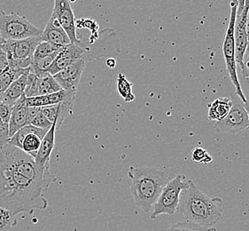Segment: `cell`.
I'll return each instance as SVG.
<instances>
[{
  "mask_svg": "<svg viewBox=\"0 0 249 231\" xmlns=\"http://www.w3.org/2000/svg\"><path fill=\"white\" fill-rule=\"evenodd\" d=\"M57 178L49 169H42L34 158L10 144L0 151V206L15 216L45 210V194Z\"/></svg>",
  "mask_w": 249,
  "mask_h": 231,
  "instance_id": "1",
  "label": "cell"
},
{
  "mask_svg": "<svg viewBox=\"0 0 249 231\" xmlns=\"http://www.w3.org/2000/svg\"><path fill=\"white\" fill-rule=\"evenodd\" d=\"M177 212L185 221L199 225L213 227L218 223L224 212V202L220 197H210L189 181V186L181 192Z\"/></svg>",
  "mask_w": 249,
  "mask_h": 231,
  "instance_id": "2",
  "label": "cell"
},
{
  "mask_svg": "<svg viewBox=\"0 0 249 231\" xmlns=\"http://www.w3.org/2000/svg\"><path fill=\"white\" fill-rule=\"evenodd\" d=\"M128 175L131 180L130 191L136 206L151 214L160 194L171 180L170 175L155 167L133 166H130Z\"/></svg>",
  "mask_w": 249,
  "mask_h": 231,
  "instance_id": "3",
  "label": "cell"
},
{
  "mask_svg": "<svg viewBox=\"0 0 249 231\" xmlns=\"http://www.w3.org/2000/svg\"><path fill=\"white\" fill-rule=\"evenodd\" d=\"M76 45H80L85 50L86 61L100 59L104 56L114 58V56L119 55L121 52L119 39L115 30L112 29L101 31L95 38L87 39L85 38H79V42L76 43Z\"/></svg>",
  "mask_w": 249,
  "mask_h": 231,
  "instance_id": "4",
  "label": "cell"
},
{
  "mask_svg": "<svg viewBox=\"0 0 249 231\" xmlns=\"http://www.w3.org/2000/svg\"><path fill=\"white\" fill-rule=\"evenodd\" d=\"M42 30L24 16L0 10V37L5 41L21 40L41 37Z\"/></svg>",
  "mask_w": 249,
  "mask_h": 231,
  "instance_id": "5",
  "label": "cell"
},
{
  "mask_svg": "<svg viewBox=\"0 0 249 231\" xmlns=\"http://www.w3.org/2000/svg\"><path fill=\"white\" fill-rule=\"evenodd\" d=\"M188 186L189 181H186L185 176L183 174L171 179L160 194L151 213V219L155 220L162 214L169 216L175 215L179 204L181 192Z\"/></svg>",
  "mask_w": 249,
  "mask_h": 231,
  "instance_id": "6",
  "label": "cell"
},
{
  "mask_svg": "<svg viewBox=\"0 0 249 231\" xmlns=\"http://www.w3.org/2000/svg\"><path fill=\"white\" fill-rule=\"evenodd\" d=\"M238 5H239V1L237 0L231 1L230 3L231 14H230L229 23H228V27L224 37V44H223V54H224L225 65H226V71L229 74L232 85L234 86L236 96H238L245 104L246 101L239 86V77H238V72H237V63L235 60L234 24Z\"/></svg>",
  "mask_w": 249,
  "mask_h": 231,
  "instance_id": "7",
  "label": "cell"
},
{
  "mask_svg": "<svg viewBox=\"0 0 249 231\" xmlns=\"http://www.w3.org/2000/svg\"><path fill=\"white\" fill-rule=\"evenodd\" d=\"M42 42L41 37L30 38L21 40L5 41L4 44L8 64L11 68L25 70L33 61L36 47Z\"/></svg>",
  "mask_w": 249,
  "mask_h": 231,
  "instance_id": "8",
  "label": "cell"
},
{
  "mask_svg": "<svg viewBox=\"0 0 249 231\" xmlns=\"http://www.w3.org/2000/svg\"><path fill=\"white\" fill-rule=\"evenodd\" d=\"M231 101L232 106L229 114L214 125V129L218 133L238 135L248 129L249 115L245 109L244 103L237 96L232 97Z\"/></svg>",
  "mask_w": 249,
  "mask_h": 231,
  "instance_id": "9",
  "label": "cell"
},
{
  "mask_svg": "<svg viewBox=\"0 0 249 231\" xmlns=\"http://www.w3.org/2000/svg\"><path fill=\"white\" fill-rule=\"evenodd\" d=\"M47 132L48 130L40 129L29 125L20 129L15 135L9 138L7 143L20 149L32 158H35L39 151L42 140Z\"/></svg>",
  "mask_w": 249,
  "mask_h": 231,
  "instance_id": "10",
  "label": "cell"
},
{
  "mask_svg": "<svg viewBox=\"0 0 249 231\" xmlns=\"http://www.w3.org/2000/svg\"><path fill=\"white\" fill-rule=\"evenodd\" d=\"M249 11V0L239 1L234 24V45L235 60L239 67L242 65L243 58L248 47L246 24Z\"/></svg>",
  "mask_w": 249,
  "mask_h": 231,
  "instance_id": "11",
  "label": "cell"
},
{
  "mask_svg": "<svg viewBox=\"0 0 249 231\" xmlns=\"http://www.w3.org/2000/svg\"><path fill=\"white\" fill-rule=\"evenodd\" d=\"M71 4L72 2L69 0H55L52 16L60 22L62 29L69 36L71 44H76L79 42V37L76 33V22Z\"/></svg>",
  "mask_w": 249,
  "mask_h": 231,
  "instance_id": "12",
  "label": "cell"
},
{
  "mask_svg": "<svg viewBox=\"0 0 249 231\" xmlns=\"http://www.w3.org/2000/svg\"><path fill=\"white\" fill-rule=\"evenodd\" d=\"M85 63L86 60L85 59L76 60L53 76L62 90L76 92L85 71Z\"/></svg>",
  "mask_w": 249,
  "mask_h": 231,
  "instance_id": "13",
  "label": "cell"
},
{
  "mask_svg": "<svg viewBox=\"0 0 249 231\" xmlns=\"http://www.w3.org/2000/svg\"><path fill=\"white\" fill-rule=\"evenodd\" d=\"M85 50L80 45L76 44L66 45L56 57L50 70L48 71V73L52 76L56 75L66 67L72 64L76 60L85 59Z\"/></svg>",
  "mask_w": 249,
  "mask_h": 231,
  "instance_id": "14",
  "label": "cell"
},
{
  "mask_svg": "<svg viewBox=\"0 0 249 231\" xmlns=\"http://www.w3.org/2000/svg\"><path fill=\"white\" fill-rule=\"evenodd\" d=\"M28 108L29 106L27 104L25 95L21 96L20 99L16 101L15 105L12 107L10 119L8 123L9 138L15 135L18 131L23 128L24 126L30 125Z\"/></svg>",
  "mask_w": 249,
  "mask_h": 231,
  "instance_id": "15",
  "label": "cell"
},
{
  "mask_svg": "<svg viewBox=\"0 0 249 231\" xmlns=\"http://www.w3.org/2000/svg\"><path fill=\"white\" fill-rule=\"evenodd\" d=\"M42 41L48 42L53 45L66 46L71 44L69 36L67 35L65 30L62 29L58 20L51 16L50 19L45 25V30L42 31L41 35Z\"/></svg>",
  "mask_w": 249,
  "mask_h": 231,
  "instance_id": "16",
  "label": "cell"
},
{
  "mask_svg": "<svg viewBox=\"0 0 249 231\" xmlns=\"http://www.w3.org/2000/svg\"><path fill=\"white\" fill-rule=\"evenodd\" d=\"M56 129H57V126L54 123L48 130L44 139L42 140L39 151L34 158L36 164L42 169H49L51 156L54 149Z\"/></svg>",
  "mask_w": 249,
  "mask_h": 231,
  "instance_id": "17",
  "label": "cell"
},
{
  "mask_svg": "<svg viewBox=\"0 0 249 231\" xmlns=\"http://www.w3.org/2000/svg\"><path fill=\"white\" fill-rule=\"evenodd\" d=\"M76 92L60 90L48 96H37L33 98H27V104L29 107L44 108L47 106L57 105L67 101H75Z\"/></svg>",
  "mask_w": 249,
  "mask_h": 231,
  "instance_id": "18",
  "label": "cell"
},
{
  "mask_svg": "<svg viewBox=\"0 0 249 231\" xmlns=\"http://www.w3.org/2000/svg\"><path fill=\"white\" fill-rule=\"evenodd\" d=\"M75 101H67L57 105L47 106L42 108V113L52 124H56L59 128L66 117L70 115L73 111Z\"/></svg>",
  "mask_w": 249,
  "mask_h": 231,
  "instance_id": "19",
  "label": "cell"
},
{
  "mask_svg": "<svg viewBox=\"0 0 249 231\" xmlns=\"http://www.w3.org/2000/svg\"><path fill=\"white\" fill-rule=\"evenodd\" d=\"M232 106L231 98L221 97L215 99L210 106L209 110V119L210 121L223 120L226 116L229 114Z\"/></svg>",
  "mask_w": 249,
  "mask_h": 231,
  "instance_id": "20",
  "label": "cell"
},
{
  "mask_svg": "<svg viewBox=\"0 0 249 231\" xmlns=\"http://www.w3.org/2000/svg\"><path fill=\"white\" fill-rule=\"evenodd\" d=\"M28 75H29V73L24 74L12 83L9 88L5 92L3 102H5V104H7L10 107L15 105L16 101H18L20 97L24 95Z\"/></svg>",
  "mask_w": 249,
  "mask_h": 231,
  "instance_id": "21",
  "label": "cell"
},
{
  "mask_svg": "<svg viewBox=\"0 0 249 231\" xmlns=\"http://www.w3.org/2000/svg\"><path fill=\"white\" fill-rule=\"evenodd\" d=\"M30 69H15L7 67L5 71L0 72V101H3L4 96H5V92L9 88V86L12 85L14 81L18 79L20 77L24 74L30 73Z\"/></svg>",
  "mask_w": 249,
  "mask_h": 231,
  "instance_id": "22",
  "label": "cell"
},
{
  "mask_svg": "<svg viewBox=\"0 0 249 231\" xmlns=\"http://www.w3.org/2000/svg\"><path fill=\"white\" fill-rule=\"evenodd\" d=\"M60 51L55 52L53 54L46 56L43 59H40V60H36V61H32V63H31L30 67V73L34 74L37 77H40L46 74L48 71L50 70L51 67L53 65L56 57L60 54Z\"/></svg>",
  "mask_w": 249,
  "mask_h": 231,
  "instance_id": "23",
  "label": "cell"
},
{
  "mask_svg": "<svg viewBox=\"0 0 249 231\" xmlns=\"http://www.w3.org/2000/svg\"><path fill=\"white\" fill-rule=\"evenodd\" d=\"M38 88L39 96H48L62 90L53 76L50 75L48 72L38 77Z\"/></svg>",
  "mask_w": 249,
  "mask_h": 231,
  "instance_id": "24",
  "label": "cell"
},
{
  "mask_svg": "<svg viewBox=\"0 0 249 231\" xmlns=\"http://www.w3.org/2000/svg\"><path fill=\"white\" fill-rule=\"evenodd\" d=\"M133 84L127 79L126 76L119 73L116 77V88L120 96L125 102H131L135 100V96L132 93Z\"/></svg>",
  "mask_w": 249,
  "mask_h": 231,
  "instance_id": "25",
  "label": "cell"
},
{
  "mask_svg": "<svg viewBox=\"0 0 249 231\" xmlns=\"http://www.w3.org/2000/svg\"><path fill=\"white\" fill-rule=\"evenodd\" d=\"M167 231H217L213 227L202 226L190 221H179L170 225Z\"/></svg>",
  "mask_w": 249,
  "mask_h": 231,
  "instance_id": "26",
  "label": "cell"
},
{
  "mask_svg": "<svg viewBox=\"0 0 249 231\" xmlns=\"http://www.w3.org/2000/svg\"><path fill=\"white\" fill-rule=\"evenodd\" d=\"M65 46H61V45H53L50 44L48 42H44L42 41L39 45L36 47L34 55H33V61L43 59L46 56H50L52 54H53L55 52H59L61 51Z\"/></svg>",
  "mask_w": 249,
  "mask_h": 231,
  "instance_id": "27",
  "label": "cell"
},
{
  "mask_svg": "<svg viewBox=\"0 0 249 231\" xmlns=\"http://www.w3.org/2000/svg\"><path fill=\"white\" fill-rule=\"evenodd\" d=\"M18 221L12 212L0 206V231H9L17 225Z\"/></svg>",
  "mask_w": 249,
  "mask_h": 231,
  "instance_id": "28",
  "label": "cell"
},
{
  "mask_svg": "<svg viewBox=\"0 0 249 231\" xmlns=\"http://www.w3.org/2000/svg\"><path fill=\"white\" fill-rule=\"evenodd\" d=\"M24 95L26 98H33V97L39 96L38 77L30 72L27 77V85H26Z\"/></svg>",
  "mask_w": 249,
  "mask_h": 231,
  "instance_id": "29",
  "label": "cell"
},
{
  "mask_svg": "<svg viewBox=\"0 0 249 231\" xmlns=\"http://www.w3.org/2000/svg\"><path fill=\"white\" fill-rule=\"evenodd\" d=\"M192 159L197 163L206 164V165L210 164L213 161L212 156H210V154L202 148H195L192 153Z\"/></svg>",
  "mask_w": 249,
  "mask_h": 231,
  "instance_id": "30",
  "label": "cell"
},
{
  "mask_svg": "<svg viewBox=\"0 0 249 231\" xmlns=\"http://www.w3.org/2000/svg\"><path fill=\"white\" fill-rule=\"evenodd\" d=\"M31 126H36L40 129L44 130H49L53 124H52L50 121L48 120L45 116L43 115L42 111L36 116L35 117L30 121Z\"/></svg>",
  "mask_w": 249,
  "mask_h": 231,
  "instance_id": "31",
  "label": "cell"
},
{
  "mask_svg": "<svg viewBox=\"0 0 249 231\" xmlns=\"http://www.w3.org/2000/svg\"><path fill=\"white\" fill-rule=\"evenodd\" d=\"M239 83L246 101L244 104L245 109L248 111L249 115V78H246L240 76V77H239Z\"/></svg>",
  "mask_w": 249,
  "mask_h": 231,
  "instance_id": "32",
  "label": "cell"
},
{
  "mask_svg": "<svg viewBox=\"0 0 249 231\" xmlns=\"http://www.w3.org/2000/svg\"><path fill=\"white\" fill-rule=\"evenodd\" d=\"M11 111H12V107L5 104L3 101H0V118L6 124L9 123Z\"/></svg>",
  "mask_w": 249,
  "mask_h": 231,
  "instance_id": "33",
  "label": "cell"
},
{
  "mask_svg": "<svg viewBox=\"0 0 249 231\" xmlns=\"http://www.w3.org/2000/svg\"><path fill=\"white\" fill-rule=\"evenodd\" d=\"M240 76L246 78H249V55L245 54L242 65L240 66Z\"/></svg>",
  "mask_w": 249,
  "mask_h": 231,
  "instance_id": "34",
  "label": "cell"
},
{
  "mask_svg": "<svg viewBox=\"0 0 249 231\" xmlns=\"http://www.w3.org/2000/svg\"><path fill=\"white\" fill-rule=\"evenodd\" d=\"M41 110H42V108H39V107H29V108H28V113H29L30 123V121L32 120V119L35 117L36 116L41 112Z\"/></svg>",
  "mask_w": 249,
  "mask_h": 231,
  "instance_id": "35",
  "label": "cell"
},
{
  "mask_svg": "<svg viewBox=\"0 0 249 231\" xmlns=\"http://www.w3.org/2000/svg\"><path fill=\"white\" fill-rule=\"evenodd\" d=\"M246 34H247V41H248V47L246 51V55H249V11L247 18V24H246Z\"/></svg>",
  "mask_w": 249,
  "mask_h": 231,
  "instance_id": "36",
  "label": "cell"
},
{
  "mask_svg": "<svg viewBox=\"0 0 249 231\" xmlns=\"http://www.w3.org/2000/svg\"><path fill=\"white\" fill-rule=\"evenodd\" d=\"M106 65L107 66L109 69H115L116 67V60L115 58H112V57L107 58L106 60Z\"/></svg>",
  "mask_w": 249,
  "mask_h": 231,
  "instance_id": "37",
  "label": "cell"
},
{
  "mask_svg": "<svg viewBox=\"0 0 249 231\" xmlns=\"http://www.w3.org/2000/svg\"><path fill=\"white\" fill-rule=\"evenodd\" d=\"M248 129H249V126H248Z\"/></svg>",
  "mask_w": 249,
  "mask_h": 231,
  "instance_id": "38",
  "label": "cell"
},
{
  "mask_svg": "<svg viewBox=\"0 0 249 231\" xmlns=\"http://www.w3.org/2000/svg\"><path fill=\"white\" fill-rule=\"evenodd\" d=\"M0 72H1V71H0Z\"/></svg>",
  "mask_w": 249,
  "mask_h": 231,
  "instance_id": "39",
  "label": "cell"
},
{
  "mask_svg": "<svg viewBox=\"0 0 249 231\" xmlns=\"http://www.w3.org/2000/svg\"><path fill=\"white\" fill-rule=\"evenodd\" d=\"M0 38H1V37H0Z\"/></svg>",
  "mask_w": 249,
  "mask_h": 231,
  "instance_id": "40",
  "label": "cell"
}]
</instances>
